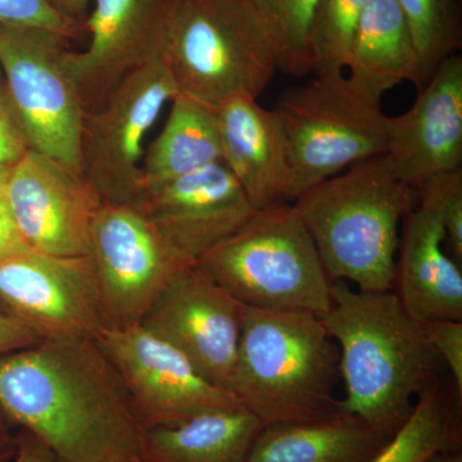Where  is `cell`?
<instances>
[{"label": "cell", "instance_id": "1", "mask_svg": "<svg viewBox=\"0 0 462 462\" xmlns=\"http://www.w3.org/2000/svg\"><path fill=\"white\" fill-rule=\"evenodd\" d=\"M0 416L54 462H124L141 449L132 398L97 338H45L0 356Z\"/></svg>", "mask_w": 462, "mask_h": 462}, {"label": "cell", "instance_id": "2", "mask_svg": "<svg viewBox=\"0 0 462 462\" xmlns=\"http://www.w3.org/2000/svg\"><path fill=\"white\" fill-rule=\"evenodd\" d=\"M320 318L340 348L346 398L339 409L393 437L413 401L443 379L442 361L421 322L393 291H360L343 281L331 282L330 309Z\"/></svg>", "mask_w": 462, "mask_h": 462}, {"label": "cell", "instance_id": "3", "mask_svg": "<svg viewBox=\"0 0 462 462\" xmlns=\"http://www.w3.org/2000/svg\"><path fill=\"white\" fill-rule=\"evenodd\" d=\"M418 199V190L401 181L382 154L319 182L293 206L331 282L387 291L393 287L401 224Z\"/></svg>", "mask_w": 462, "mask_h": 462}, {"label": "cell", "instance_id": "4", "mask_svg": "<svg viewBox=\"0 0 462 462\" xmlns=\"http://www.w3.org/2000/svg\"><path fill=\"white\" fill-rule=\"evenodd\" d=\"M338 372L320 316L245 307L229 391L263 427L338 412Z\"/></svg>", "mask_w": 462, "mask_h": 462}, {"label": "cell", "instance_id": "5", "mask_svg": "<svg viewBox=\"0 0 462 462\" xmlns=\"http://www.w3.org/2000/svg\"><path fill=\"white\" fill-rule=\"evenodd\" d=\"M160 53L178 93L215 109L257 99L278 71L251 0H167Z\"/></svg>", "mask_w": 462, "mask_h": 462}, {"label": "cell", "instance_id": "6", "mask_svg": "<svg viewBox=\"0 0 462 462\" xmlns=\"http://www.w3.org/2000/svg\"><path fill=\"white\" fill-rule=\"evenodd\" d=\"M196 264L245 307L318 316L330 309L333 282L293 205L257 209Z\"/></svg>", "mask_w": 462, "mask_h": 462}, {"label": "cell", "instance_id": "7", "mask_svg": "<svg viewBox=\"0 0 462 462\" xmlns=\"http://www.w3.org/2000/svg\"><path fill=\"white\" fill-rule=\"evenodd\" d=\"M273 111L287 144L291 202L319 182L388 152L391 117L345 74L316 75L282 90Z\"/></svg>", "mask_w": 462, "mask_h": 462}, {"label": "cell", "instance_id": "8", "mask_svg": "<svg viewBox=\"0 0 462 462\" xmlns=\"http://www.w3.org/2000/svg\"><path fill=\"white\" fill-rule=\"evenodd\" d=\"M178 94L161 53L136 67L85 114L81 172L102 202L134 205L142 190L145 136Z\"/></svg>", "mask_w": 462, "mask_h": 462}, {"label": "cell", "instance_id": "9", "mask_svg": "<svg viewBox=\"0 0 462 462\" xmlns=\"http://www.w3.org/2000/svg\"><path fill=\"white\" fill-rule=\"evenodd\" d=\"M67 42L44 30L0 25V69L29 148L83 175L85 112L63 67Z\"/></svg>", "mask_w": 462, "mask_h": 462}, {"label": "cell", "instance_id": "10", "mask_svg": "<svg viewBox=\"0 0 462 462\" xmlns=\"http://www.w3.org/2000/svg\"><path fill=\"white\" fill-rule=\"evenodd\" d=\"M90 258L105 328L141 324L173 276L190 266L135 207L106 202L91 225Z\"/></svg>", "mask_w": 462, "mask_h": 462}, {"label": "cell", "instance_id": "11", "mask_svg": "<svg viewBox=\"0 0 462 462\" xmlns=\"http://www.w3.org/2000/svg\"><path fill=\"white\" fill-rule=\"evenodd\" d=\"M96 338L120 374L143 430L242 407L231 392L203 378L184 355L141 324L103 328Z\"/></svg>", "mask_w": 462, "mask_h": 462}, {"label": "cell", "instance_id": "12", "mask_svg": "<svg viewBox=\"0 0 462 462\" xmlns=\"http://www.w3.org/2000/svg\"><path fill=\"white\" fill-rule=\"evenodd\" d=\"M0 312L42 339L96 338L105 318L93 261L32 249L3 261Z\"/></svg>", "mask_w": 462, "mask_h": 462}, {"label": "cell", "instance_id": "13", "mask_svg": "<svg viewBox=\"0 0 462 462\" xmlns=\"http://www.w3.org/2000/svg\"><path fill=\"white\" fill-rule=\"evenodd\" d=\"M245 310L197 264H190L158 294L141 325L178 349L203 378L229 391Z\"/></svg>", "mask_w": 462, "mask_h": 462}, {"label": "cell", "instance_id": "14", "mask_svg": "<svg viewBox=\"0 0 462 462\" xmlns=\"http://www.w3.org/2000/svg\"><path fill=\"white\" fill-rule=\"evenodd\" d=\"M5 196L27 247L60 257L90 256L102 199L83 175L29 149L9 169Z\"/></svg>", "mask_w": 462, "mask_h": 462}, {"label": "cell", "instance_id": "15", "mask_svg": "<svg viewBox=\"0 0 462 462\" xmlns=\"http://www.w3.org/2000/svg\"><path fill=\"white\" fill-rule=\"evenodd\" d=\"M132 206L188 264H196L257 211L223 161L145 188Z\"/></svg>", "mask_w": 462, "mask_h": 462}, {"label": "cell", "instance_id": "16", "mask_svg": "<svg viewBox=\"0 0 462 462\" xmlns=\"http://www.w3.org/2000/svg\"><path fill=\"white\" fill-rule=\"evenodd\" d=\"M451 172L422 182L418 203L401 224L392 291L420 322L462 321L461 264L447 254L442 224L443 197Z\"/></svg>", "mask_w": 462, "mask_h": 462}, {"label": "cell", "instance_id": "17", "mask_svg": "<svg viewBox=\"0 0 462 462\" xmlns=\"http://www.w3.org/2000/svg\"><path fill=\"white\" fill-rule=\"evenodd\" d=\"M167 0H94L85 20L87 50L63 54V67L85 114L94 111L116 85L160 53Z\"/></svg>", "mask_w": 462, "mask_h": 462}, {"label": "cell", "instance_id": "18", "mask_svg": "<svg viewBox=\"0 0 462 462\" xmlns=\"http://www.w3.org/2000/svg\"><path fill=\"white\" fill-rule=\"evenodd\" d=\"M394 175L410 187L462 166V57L446 58L403 115L391 117L387 153Z\"/></svg>", "mask_w": 462, "mask_h": 462}, {"label": "cell", "instance_id": "19", "mask_svg": "<svg viewBox=\"0 0 462 462\" xmlns=\"http://www.w3.org/2000/svg\"><path fill=\"white\" fill-rule=\"evenodd\" d=\"M216 112L223 162L256 209L291 202L287 144L275 112L249 97L227 99Z\"/></svg>", "mask_w": 462, "mask_h": 462}, {"label": "cell", "instance_id": "20", "mask_svg": "<svg viewBox=\"0 0 462 462\" xmlns=\"http://www.w3.org/2000/svg\"><path fill=\"white\" fill-rule=\"evenodd\" d=\"M346 69L355 89L379 105L387 91L403 81L418 87V51L396 0H370Z\"/></svg>", "mask_w": 462, "mask_h": 462}, {"label": "cell", "instance_id": "21", "mask_svg": "<svg viewBox=\"0 0 462 462\" xmlns=\"http://www.w3.org/2000/svg\"><path fill=\"white\" fill-rule=\"evenodd\" d=\"M391 438L339 410L318 420L263 427L248 462H369Z\"/></svg>", "mask_w": 462, "mask_h": 462}, {"label": "cell", "instance_id": "22", "mask_svg": "<svg viewBox=\"0 0 462 462\" xmlns=\"http://www.w3.org/2000/svg\"><path fill=\"white\" fill-rule=\"evenodd\" d=\"M263 424L243 407L143 430V462H248Z\"/></svg>", "mask_w": 462, "mask_h": 462}, {"label": "cell", "instance_id": "23", "mask_svg": "<svg viewBox=\"0 0 462 462\" xmlns=\"http://www.w3.org/2000/svg\"><path fill=\"white\" fill-rule=\"evenodd\" d=\"M170 103L165 126L143 157L142 190L223 161L216 109L179 93Z\"/></svg>", "mask_w": 462, "mask_h": 462}, {"label": "cell", "instance_id": "24", "mask_svg": "<svg viewBox=\"0 0 462 462\" xmlns=\"http://www.w3.org/2000/svg\"><path fill=\"white\" fill-rule=\"evenodd\" d=\"M461 403L454 382L440 380L418 398L409 419L369 462H425L462 448Z\"/></svg>", "mask_w": 462, "mask_h": 462}, {"label": "cell", "instance_id": "25", "mask_svg": "<svg viewBox=\"0 0 462 462\" xmlns=\"http://www.w3.org/2000/svg\"><path fill=\"white\" fill-rule=\"evenodd\" d=\"M412 33L420 90L446 58L462 45L461 0H396Z\"/></svg>", "mask_w": 462, "mask_h": 462}, {"label": "cell", "instance_id": "26", "mask_svg": "<svg viewBox=\"0 0 462 462\" xmlns=\"http://www.w3.org/2000/svg\"><path fill=\"white\" fill-rule=\"evenodd\" d=\"M263 21L282 74H312V23L319 0H251Z\"/></svg>", "mask_w": 462, "mask_h": 462}, {"label": "cell", "instance_id": "27", "mask_svg": "<svg viewBox=\"0 0 462 462\" xmlns=\"http://www.w3.org/2000/svg\"><path fill=\"white\" fill-rule=\"evenodd\" d=\"M370 0H319L312 23V74H345L356 30Z\"/></svg>", "mask_w": 462, "mask_h": 462}, {"label": "cell", "instance_id": "28", "mask_svg": "<svg viewBox=\"0 0 462 462\" xmlns=\"http://www.w3.org/2000/svg\"><path fill=\"white\" fill-rule=\"evenodd\" d=\"M0 25L44 30L66 41L85 32L83 23L60 14L51 0H0Z\"/></svg>", "mask_w": 462, "mask_h": 462}, {"label": "cell", "instance_id": "29", "mask_svg": "<svg viewBox=\"0 0 462 462\" xmlns=\"http://www.w3.org/2000/svg\"><path fill=\"white\" fill-rule=\"evenodd\" d=\"M421 327L431 348L448 367L457 393L462 396V321L439 319L422 321Z\"/></svg>", "mask_w": 462, "mask_h": 462}, {"label": "cell", "instance_id": "30", "mask_svg": "<svg viewBox=\"0 0 462 462\" xmlns=\"http://www.w3.org/2000/svg\"><path fill=\"white\" fill-rule=\"evenodd\" d=\"M29 149L5 80L0 79V165L11 169Z\"/></svg>", "mask_w": 462, "mask_h": 462}, {"label": "cell", "instance_id": "31", "mask_svg": "<svg viewBox=\"0 0 462 462\" xmlns=\"http://www.w3.org/2000/svg\"><path fill=\"white\" fill-rule=\"evenodd\" d=\"M442 224L446 245L451 248L454 260L462 261V170L449 175L442 203Z\"/></svg>", "mask_w": 462, "mask_h": 462}, {"label": "cell", "instance_id": "32", "mask_svg": "<svg viewBox=\"0 0 462 462\" xmlns=\"http://www.w3.org/2000/svg\"><path fill=\"white\" fill-rule=\"evenodd\" d=\"M30 249L23 242L9 209L5 191L0 189V263Z\"/></svg>", "mask_w": 462, "mask_h": 462}, {"label": "cell", "instance_id": "33", "mask_svg": "<svg viewBox=\"0 0 462 462\" xmlns=\"http://www.w3.org/2000/svg\"><path fill=\"white\" fill-rule=\"evenodd\" d=\"M41 339L26 325L0 312V356L26 348Z\"/></svg>", "mask_w": 462, "mask_h": 462}, {"label": "cell", "instance_id": "34", "mask_svg": "<svg viewBox=\"0 0 462 462\" xmlns=\"http://www.w3.org/2000/svg\"><path fill=\"white\" fill-rule=\"evenodd\" d=\"M16 437L17 454L12 462H54L50 448L30 431L20 430Z\"/></svg>", "mask_w": 462, "mask_h": 462}, {"label": "cell", "instance_id": "35", "mask_svg": "<svg viewBox=\"0 0 462 462\" xmlns=\"http://www.w3.org/2000/svg\"><path fill=\"white\" fill-rule=\"evenodd\" d=\"M17 454V437L12 427L0 416V462H12Z\"/></svg>", "mask_w": 462, "mask_h": 462}, {"label": "cell", "instance_id": "36", "mask_svg": "<svg viewBox=\"0 0 462 462\" xmlns=\"http://www.w3.org/2000/svg\"><path fill=\"white\" fill-rule=\"evenodd\" d=\"M51 3L60 14L78 21V23H83L85 26L90 0H51Z\"/></svg>", "mask_w": 462, "mask_h": 462}, {"label": "cell", "instance_id": "37", "mask_svg": "<svg viewBox=\"0 0 462 462\" xmlns=\"http://www.w3.org/2000/svg\"><path fill=\"white\" fill-rule=\"evenodd\" d=\"M425 462H462V448L438 452Z\"/></svg>", "mask_w": 462, "mask_h": 462}, {"label": "cell", "instance_id": "38", "mask_svg": "<svg viewBox=\"0 0 462 462\" xmlns=\"http://www.w3.org/2000/svg\"><path fill=\"white\" fill-rule=\"evenodd\" d=\"M9 175L8 167L0 165V189H5V182H7Z\"/></svg>", "mask_w": 462, "mask_h": 462}, {"label": "cell", "instance_id": "39", "mask_svg": "<svg viewBox=\"0 0 462 462\" xmlns=\"http://www.w3.org/2000/svg\"><path fill=\"white\" fill-rule=\"evenodd\" d=\"M124 462H143L142 458L139 456H134L132 458H127Z\"/></svg>", "mask_w": 462, "mask_h": 462}, {"label": "cell", "instance_id": "40", "mask_svg": "<svg viewBox=\"0 0 462 462\" xmlns=\"http://www.w3.org/2000/svg\"><path fill=\"white\" fill-rule=\"evenodd\" d=\"M0 79H3L2 69H0Z\"/></svg>", "mask_w": 462, "mask_h": 462}]
</instances>
